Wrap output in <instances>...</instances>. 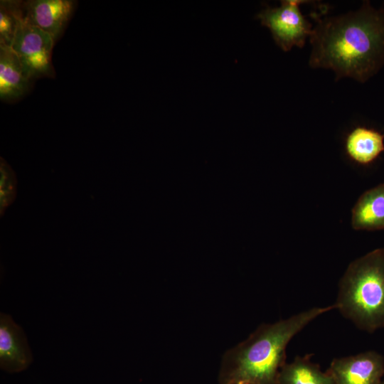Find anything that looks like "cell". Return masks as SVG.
I'll list each match as a JSON object with an SVG mask.
<instances>
[{
    "label": "cell",
    "instance_id": "cell-11",
    "mask_svg": "<svg viewBox=\"0 0 384 384\" xmlns=\"http://www.w3.org/2000/svg\"><path fill=\"white\" fill-rule=\"evenodd\" d=\"M383 141L384 134L373 129L357 127L346 138V152L353 161L368 164L384 151Z\"/></svg>",
    "mask_w": 384,
    "mask_h": 384
},
{
    "label": "cell",
    "instance_id": "cell-12",
    "mask_svg": "<svg viewBox=\"0 0 384 384\" xmlns=\"http://www.w3.org/2000/svg\"><path fill=\"white\" fill-rule=\"evenodd\" d=\"M311 355L297 356L280 369L277 384H335L331 375L310 360Z\"/></svg>",
    "mask_w": 384,
    "mask_h": 384
},
{
    "label": "cell",
    "instance_id": "cell-5",
    "mask_svg": "<svg viewBox=\"0 0 384 384\" xmlns=\"http://www.w3.org/2000/svg\"><path fill=\"white\" fill-rule=\"evenodd\" d=\"M55 43L48 33L21 18L11 48L31 80L55 75L51 61Z\"/></svg>",
    "mask_w": 384,
    "mask_h": 384
},
{
    "label": "cell",
    "instance_id": "cell-14",
    "mask_svg": "<svg viewBox=\"0 0 384 384\" xmlns=\"http://www.w3.org/2000/svg\"><path fill=\"white\" fill-rule=\"evenodd\" d=\"M0 213L2 216L15 200L17 187L16 174L2 157L0 159Z\"/></svg>",
    "mask_w": 384,
    "mask_h": 384
},
{
    "label": "cell",
    "instance_id": "cell-10",
    "mask_svg": "<svg viewBox=\"0 0 384 384\" xmlns=\"http://www.w3.org/2000/svg\"><path fill=\"white\" fill-rule=\"evenodd\" d=\"M351 225L357 230L384 229V183L359 197L352 209Z\"/></svg>",
    "mask_w": 384,
    "mask_h": 384
},
{
    "label": "cell",
    "instance_id": "cell-13",
    "mask_svg": "<svg viewBox=\"0 0 384 384\" xmlns=\"http://www.w3.org/2000/svg\"><path fill=\"white\" fill-rule=\"evenodd\" d=\"M21 1H0V45L11 47L21 18Z\"/></svg>",
    "mask_w": 384,
    "mask_h": 384
},
{
    "label": "cell",
    "instance_id": "cell-8",
    "mask_svg": "<svg viewBox=\"0 0 384 384\" xmlns=\"http://www.w3.org/2000/svg\"><path fill=\"white\" fill-rule=\"evenodd\" d=\"M32 362V354L25 334L11 317L0 315V365L9 373L25 370Z\"/></svg>",
    "mask_w": 384,
    "mask_h": 384
},
{
    "label": "cell",
    "instance_id": "cell-6",
    "mask_svg": "<svg viewBox=\"0 0 384 384\" xmlns=\"http://www.w3.org/2000/svg\"><path fill=\"white\" fill-rule=\"evenodd\" d=\"M327 372L335 384H380L384 374V357L369 351L334 358Z\"/></svg>",
    "mask_w": 384,
    "mask_h": 384
},
{
    "label": "cell",
    "instance_id": "cell-1",
    "mask_svg": "<svg viewBox=\"0 0 384 384\" xmlns=\"http://www.w3.org/2000/svg\"><path fill=\"white\" fill-rule=\"evenodd\" d=\"M316 21L309 37V65L332 70L336 78L364 82L384 64V10L368 1L356 11Z\"/></svg>",
    "mask_w": 384,
    "mask_h": 384
},
{
    "label": "cell",
    "instance_id": "cell-7",
    "mask_svg": "<svg viewBox=\"0 0 384 384\" xmlns=\"http://www.w3.org/2000/svg\"><path fill=\"white\" fill-rule=\"evenodd\" d=\"M76 5L72 0H29L21 2V19L48 33L55 41L65 29Z\"/></svg>",
    "mask_w": 384,
    "mask_h": 384
},
{
    "label": "cell",
    "instance_id": "cell-15",
    "mask_svg": "<svg viewBox=\"0 0 384 384\" xmlns=\"http://www.w3.org/2000/svg\"><path fill=\"white\" fill-rule=\"evenodd\" d=\"M380 384H384V382H383V383H380Z\"/></svg>",
    "mask_w": 384,
    "mask_h": 384
},
{
    "label": "cell",
    "instance_id": "cell-4",
    "mask_svg": "<svg viewBox=\"0 0 384 384\" xmlns=\"http://www.w3.org/2000/svg\"><path fill=\"white\" fill-rule=\"evenodd\" d=\"M302 0H284L279 7H267L257 15L262 26L267 27L277 46L284 51L294 46L302 48L312 33L311 23L301 11Z\"/></svg>",
    "mask_w": 384,
    "mask_h": 384
},
{
    "label": "cell",
    "instance_id": "cell-2",
    "mask_svg": "<svg viewBox=\"0 0 384 384\" xmlns=\"http://www.w3.org/2000/svg\"><path fill=\"white\" fill-rule=\"evenodd\" d=\"M335 305L314 307L274 324H263L223 357L220 384H277L286 363L291 339L319 316Z\"/></svg>",
    "mask_w": 384,
    "mask_h": 384
},
{
    "label": "cell",
    "instance_id": "cell-9",
    "mask_svg": "<svg viewBox=\"0 0 384 384\" xmlns=\"http://www.w3.org/2000/svg\"><path fill=\"white\" fill-rule=\"evenodd\" d=\"M31 80L11 47L0 45V98L12 101L28 90Z\"/></svg>",
    "mask_w": 384,
    "mask_h": 384
},
{
    "label": "cell",
    "instance_id": "cell-3",
    "mask_svg": "<svg viewBox=\"0 0 384 384\" xmlns=\"http://www.w3.org/2000/svg\"><path fill=\"white\" fill-rule=\"evenodd\" d=\"M336 309L361 330L384 328V248L353 260L339 283Z\"/></svg>",
    "mask_w": 384,
    "mask_h": 384
}]
</instances>
